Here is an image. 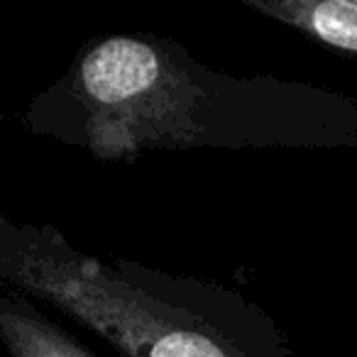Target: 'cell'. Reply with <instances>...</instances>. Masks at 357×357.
Listing matches in <instances>:
<instances>
[{"label":"cell","instance_id":"6da1fadb","mask_svg":"<svg viewBox=\"0 0 357 357\" xmlns=\"http://www.w3.org/2000/svg\"><path fill=\"white\" fill-rule=\"evenodd\" d=\"M22 125L98 159L152 149H340L357 144V100L303 81L220 74L169 37L105 35L30 100Z\"/></svg>","mask_w":357,"mask_h":357},{"label":"cell","instance_id":"7a4b0ae2","mask_svg":"<svg viewBox=\"0 0 357 357\" xmlns=\"http://www.w3.org/2000/svg\"><path fill=\"white\" fill-rule=\"evenodd\" d=\"M0 287L54 308L120 357H298L238 289L81 252L54 225L3 213Z\"/></svg>","mask_w":357,"mask_h":357},{"label":"cell","instance_id":"3957f363","mask_svg":"<svg viewBox=\"0 0 357 357\" xmlns=\"http://www.w3.org/2000/svg\"><path fill=\"white\" fill-rule=\"evenodd\" d=\"M0 342L10 357H98L37 301L0 287Z\"/></svg>","mask_w":357,"mask_h":357}]
</instances>
